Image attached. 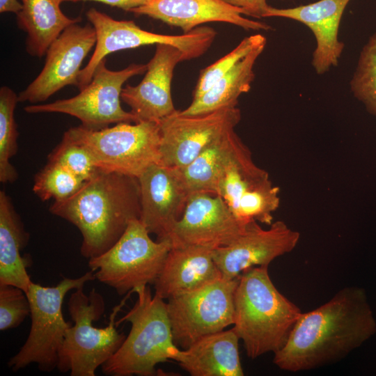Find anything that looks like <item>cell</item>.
<instances>
[{
	"label": "cell",
	"instance_id": "1",
	"mask_svg": "<svg viewBox=\"0 0 376 376\" xmlns=\"http://www.w3.org/2000/svg\"><path fill=\"white\" fill-rule=\"evenodd\" d=\"M375 333L366 290L345 287L317 308L301 312L285 345L274 353L273 363L294 373L334 363Z\"/></svg>",
	"mask_w": 376,
	"mask_h": 376
},
{
	"label": "cell",
	"instance_id": "2",
	"mask_svg": "<svg viewBox=\"0 0 376 376\" xmlns=\"http://www.w3.org/2000/svg\"><path fill=\"white\" fill-rule=\"evenodd\" d=\"M49 212L72 224L82 236L81 256L102 255L141 216L137 178L99 170L70 197L54 201Z\"/></svg>",
	"mask_w": 376,
	"mask_h": 376
},
{
	"label": "cell",
	"instance_id": "3",
	"mask_svg": "<svg viewBox=\"0 0 376 376\" xmlns=\"http://www.w3.org/2000/svg\"><path fill=\"white\" fill-rule=\"evenodd\" d=\"M234 303L233 328L251 359L279 351L301 313L275 287L266 266H255L242 272Z\"/></svg>",
	"mask_w": 376,
	"mask_h": 376
},
{
	"label": "cell",
	"instance_id": "4",
	"mask_svg": "<svg viewBox=\"0 0 376 376\" xmlns=\"http://www.w3.org/2000/svg\"><path fill=\"white\" fill-rule=\"evenodd\" d=\"M132 308L120 320L130 322V331L116 352L101 367L107 375L152 376L156 366L171 360L175 347L165 299L148 285L136 288ZM177 347V346H176Z\"/></svg>",
	"mask_w": 376,
	"mask_h": 376
},
{
	"label": "cell",
	"instance_id": "5",
	"mask_svg": "<svg viewBox=\"0 0 376 376\" xmlns=\"http://www.w3.org/2000/svg\"><path fill=\"white\" fill-rule=\"evenodd\" d=\"M83 288L75 290L68 302L73 323L64 337L56 367L71 376H95L97 368L116 352L126 337L116 329V318L131 292L113 308L108 325L98 328L93 322L104 313V297L95 288L88 295Z\"/></svg>",
	"mask_w": 376,
	"mask_h": 376
},
{
	"label": "cell",
	"instance_id": "6",
	"mask_svg": "<svg viewBox=\"0 0 376 376\" xmlns=\"http://www.w3.org/2000/svg\"><path fill=\"white\" fill-rule=\"evenodd\" d=\"M63 136L84 146L102 171L138 178L151 165L161 164L159 121L123 122L100 130L79 125Z\"/></svg>",
	"mask_w": 376,
	"mask_h": 376
},
{
	"label": "cell",
	"instance_id": "7",
	"mask_svg": "<svg viewBox=\"0 0 376 376\" xmlns=\"http://www.w3.org/2000/svg\"><path fill=\"white\" fill-rule=\"evenodd\" d=\"M95 279L91 270L78 278L63 277L53 287L31 281L26 292L31 308V328L24 344L8 361L13 371L31 363L37 364L43 372H51L57 367L60 348L72 324L66 322L63 315L64 298L70 290L84 288Z\"/></svg>",
	"mask_w": 376,
	"mask_h": 376
},
{
	"label": "cell",
	"instance_id": "8",
	"mask_svg": "<svg viewBox=\"0 0 376 376\" xmlns=\"http://www.w3.org/2000/svg\"><path fill=\"white\" fill-rule=\"evenodd\" d=\"M171 247L170 239L153 241L140 219H136L111 248L90 258L88 266L95 279L123 295L154 285Z\"/></svg>",
	"mask_w": 376,
	"mask_h": 376
},
{
	"label": "cell",
	"instance_id": "9",
	"mask_svg": "<svg viewBox=\"0 0 376 376\" xmlns=\"http://www.w3.org/2000/svg\"><path fill=\"white\" fill-rule=\"evenodd\" d=\"M147 64L132 63L120 70H111L103 59L97 66L91 81L70 98L47 104L24 107L29 113H61L76 117L81 125L90 130H100L113 123H137L130 111L120 104L124 83L132 77L146 73Z\"/></svg>",
	"mask_w": 376,
	"mask_h": 376
},
{
	"label": "cell",
	"instance_id": "10",
	"mask_svg": "<svg viewBox=\"0 0 376 376\" xmlns=\"http://www.w3.org/2000/svg\"><path fill=\"white\" fill-rule=\"evenodd\" d=\"M86 16L96 33V43L87 65L78 77L79 90L91 80L99 63L111 53L144 45L166 44L180 49L186 60L198 58L210 48L217 32L207 26H198L191 32L172 36L159 34L141 29L134 21L117 20L94 8Z\"/></svg>",
	"mask_w": 376,
	"mask_h": 376
},
{
	"label": "cell",
	"instance_id": "11",
	"mask_svg": "<svg viewBox=\"0 0 376 376\" xmlns=\"http://www.w3.org/2000/svg\"><path fill=\"white\" fill-rule=\"evenodd\" d=\"M239 277L220 278L167 299L173 341L185 350L200 338L234 324Z\"/></svg>",
	"mask_w": 376,
	"mask_h": 376
},
{
	"label": "cell",
	"instance_id": "12",
	"mask_svg": "<svg viewBox=\"0 0 376 376\" xmlns=\"http://www.w3.org/2000/svg\"><path fill=\"white\" fill-rule=\"evenodd\" d=\"M240 119L237 107L191 116L177 110L159 121L161 164L184 169L215 140L234 130Z\"/></svg>",
	"mask_w": 376,
	"mask_h": 376
},
{
	"label": "cell",
	"instance_id": "13",
	"mask_svg": "<svg viewBox=\"0 0 376 376\" xmlns=\"http://www.w3.org/2000/svg\"><path fill=\"white\" fill-rule=\"evenodd\" d=\"M249 221L238 219L220 196L196 192L189 195L183 215L169 238L172 246H199L214 250L233 243Z\"/></svg>",
	"mask_w": 376,
	"mask_h": 376
},
{
	"label": "cell",
	"instance_id": "14",
	"mask_svg": "<svg viewBox=\"0 0 376 376\" xmlns=\"http://www.w3.org/2000/svg\"><path fill=\"white\" fill-rule=\"evenodd\" d=\"M68 26L46 52L44 67L37 77L18 95V102L39 103L61 88L77 87L83 61L95 47L96 33L89 22Z\"/></svg>",
	"mask_w": 376,
	"mask_h": 376
},
{
	"label": "cell",
	"instance_id": "15",
	"mask_svg": "<svg viewBox=\"0 0 376 376\" xmlns=\"http://www.w3.org/2000/svg\"><path fill=\"white\" fill-rule=\"evenodd\" d=\"M300 237L282 221L272 222L263 229L256 220L250 221L244 232L230 244L212 250L213 259L221 276L237 278L245 269L266 266L276 258L292 251Z\"/></svg>",
	"mask_w": 376,
	"mask_h": 376
},
{
	"label": "cell",
	"instance_id": "16",
	"mask_svg": "<svg viewBox=\"0 0 376 376\" xmlns=\"http://www.w3.org/2000/svg\"><path fill=\"white\" fill-rule=\"evenodd\" d=\"M140 221L157 241L169 235L182 218L189 196L181 171L162 164L149 166L138 178Z\"/></svg>",
	"mask_w": 376,
	"mask_h": 376
},
{
	"label": "cell",
	"instance_id": "17",
	"mask_svg": "<svg viewBox=\"0 0 376 376\" xmlns=\"http://www.w3.org/2000/svg\"><path fill=\"white\" fill-rule=\"evenodd\" d=\"M183 61L186 57L176 47L157 44L141 81L123 88L121 100L130 107L138 122H158L177 111L171 96V81L175 67Z\"/></svg>",
	"mask_w": 376,
	"mask_h": 376
},
{
	"label": "cell",
	"instance_id": "18",
	"mask_svg": "<svg viewBox=\"0 0 376 376\" xmlns=\"http://www.w3.org/2000/svg\"><path fill=\"white\" fill-rule=\"evenodd\" d=\"M350 0H319L288 8L269 6L264 17H283L304 24L313 32L316 46L311 64L318 75L338 65L345 45L338 40L343 12Z\"/></svg>",
	"mask_w": 376,
	"mask_h": 376
},
{
	"label": "cell",
	"instance_id": "19",
	"mask_svg": "<svg viewBox=\"0 0 376 376\" xmlns=\"http://www.w3.org/2000/svg\"><path fill=\"white\" fill-rule=\"evenodd\" d=\"M130 12L146 15L187 33L200 25L221 22L238 26L246 31H268L272 27L263 22L242 16L244 11L221 0H150Z\"/></svg>",
	"mask_w": 376,
	"mask_h": 376
},
{
	"label": "cell",
	"instance_id": "20",
	"mask_svg": "<svg viewBox=\"0 0 376 376\" xmlns=\"http://www.w3.org/2000/svg\"><path fill=\"white\" fill-rule=\"evenodd\" d=\"M212 251L199 246H172L154 283L155 294L167 300L221 278Z\"/></svg>",
	"mask_w": 376,
	"mask_h": 376
},
{
	"label": "cell",
	"instance_id": "21",
	"mask_svg": "<svg viewBox=\"0 0 376 376\" xmlns=\"http://www.w3.org/2000/svg\"><path fill=\"white\" fill-rule=\"evenodd\" d=\"M240 338L233 328L205 336L188 348L175 347L171 360L191 376H242Z\"/></svg>",
	"mask_w": 376,
	"mask_h": 376
},
{
	"label": "cell",
	"instance_id": "22",
	"mask_svg": "<svg viewBox=\"0 0 376 376\" xmlns=\"http://www.w3.org/2000/svg\"><path fill=\"white\" fill-rule=\"evenodd\" d=\"M29 233L26 231L10 197L0 191V285L17 286L25 292L31 279L27 269L30 256H22Z\"/></svg>",
	"mask_w": 376,
	"mask_h": 376
},
{
	"label": "cell",
	"instance_id": "23",
	"mask_svg": "<svg viewBox=\"0 0 376 376\" xmlns=\"http://www.w3.org/2000/svg\"><path fill=\"white\" fill-rule=\"evenodd\" d=\"M58 0H22L17 14L18 27L27 33L26 51L41 57L50 45L68 26L79 23L81 18H70L61 10Z\"/></svg>",
	"mask_w": 376,
	"mask_h": 376
},
{
	"label": "cell",
	"instance_id": "24",
	"mask_svg": "<svg viewBox=\"0 0 376 376\" xmlns=\"http://www.w3.org/2000/svg\"><path fill=\"white\" fill-rule=\"evenodd\" d=\"M267 41L255 47L236 63L225 75L208 91L179 113L183 116L207 114L219 109L237 107L238 98L251 89L255 78L253 67L263 52Z\"/></svg>",
	"mask_w": 376,
	"mask_h": 376
},
{
	"label": "cell",
	"instance_id": "25",
	"mask_svg": "<svg viewBox=\"0 0 376 376\" xmlns=\"http://www.w3.org/2000/svg\"><path fill=\"white\" fill-rule=\"evenodd\" d=\"M242 140L234 130L224 134L204 150L191 163L180 169L189 194H215L219 177Z\"/></svg>",
	"mask_w": 376,
	"mask_h": 376
},
{
	"label": "cell",
	"instance_id": "26",
	"mask_svg": "<svg viewBox=\"0 0 376 376\" xmlns=\"http://www.w3.org/2000/svg\"><path fill=\"white\" fill-rule=\"evenodd\" d=\"M269 180L267 172L256 165L250 150L242 141L219 177L215 194L232 211L244 194Z\"/></svg>",
	"mask_w": 376,
	"mask_h": 376
},
{
	"label": "cell",
	"instance_id": "27",
	"mask_svg": "<svg viewBox=\"0 0 376 376\" xmlns=\"http://www.w3.org/2000/svg\"><path fill=\"white\" fill-rule=\"evenodd\" d=\"M18 95L9 87L0 88V182L13 183L18 178L10 159L17 151V124L15 109Z\"/></svg>",
	"mask_w": 376,
	"mask_h": 376
},
{
	"label": "cell",
	"instance_id": "28",
	"mask_svg": "<svg viewBox=\"0 0 376 376\" xmlns=\"http://www.w3.org/2000/svg\"><path fill=\"white\" fill-rule=\"evenodd\" d=\"M350 86L354 97L376 117V31L360 52Z\"/></svg>",
	"mask_w": 376,
	"mask_h": 376
},
{
	"label": "cell",
	"instance_id": "29",
	"mask_svg": "<svg viewBox=\"0 0 376 376\" xmlns=\"http://www.w3.org/2000/svg\"><path fill=\"white\" fill-rule=\"evenodd\" d=\"M84 182L61 164L48 161L36 175L33 191L43 201H60L72 196Z\"/></svg>",
	"mask_w": 376,
	"mask_h": 376
},
{
	"label": "cell",
	"instance_id": "30",
	"mask_svg": "<svg viewBox=\"0 0 376 376\" xmlns=\"http://www.w3.org/2000/svg\"><path fill=\"white\" fill-rule=\"evenodd\" d=\"M265 41L266 38L260 33L246 37L228 54L203 69L193 93V100L204 94L255 47Z\"/></svg>",
	"mask_w": 376,
	"mask_h": 376
},
{
	"label": "cell",
	"instance_id": "31",
	"mask_svg": "<svg viewBox=\"0 0 376 376\" xmlns=\"http://www.w3.org/2000/svg\"><path fill=\"white\" fill-rule=\"evenodd\" d=\"M48 161L61 164L84 182L100 170L84 146L64 136L49 155Z\"/></svg>",
	"mask_w": 376,
	"mask_h": 376
},
{
	"label": "cell",
	"instance_id": "32",
	"mask_svg": "<svg viewBox=\"0 0 376 376\" xmlns=\"http://www.w3.org/2000/svg\"><path fill=\"white\" fill-rule=\"evenodd\" d=\"M26 293L11 285H0V330L15 329L30 315Z\"/></svg>",
	"mask_w": 376,
	"mask_h": 376
},
{
	"label": "cell",
	"instance_id": "33",
	"mask_svg": "<svg viewBox=\"0 0 376 376\" xmlns=\"http://www.w3.org/2000/svg\"><path fill=\"white\" fill-rule=\"evenodd\" d=\"M244 11V15L257 19L264 17V15L269 8L267 0H221Z\"/></svg>",
	"mask_w": 376,
	"mask_h": 376
},
{
	"label": "cell",
	"instance_id": "34",
	"mask_svg": "<svg viewBox=\"0 0 376 376\" xmlns=\"http://www.w3.org/2000/svg\"><path fill=\"white\" fill-rule=\"evenodd\" d=\"M149 1L150 0H75V2L96 1L130 12V10L141 6Z\"/></svg>",
	"mask_w": 376,
	"mask_h": 376
},
{
	"label": "cell",
	"instance_id": "35",
	"mask_svg": "<svg viewBox=\"0 0 376 376\" xmlns=\"http://www.w3.org/2000/svg\"><path fill=\"white\" fill-rule=\"evenodd\" d=\"M22 8V3L17 0H0V12L17 14Z\"/></svg>",
	"mask_w": 376,
	"mask_h": 376
},
{
	"label": "cell",
	"instance_id": "36",
	"mask_svg": "<svg viewBox=\"0 0 376 376\" xmlns=\"http://www.w3.org/2000/svg\"><path fill=\"white\" fill-rule=\"evenodd\" d=\"M58 1L61 3L62 2H66V1H72L75 2V0H58Z\"/></svg>",
	"mask_w": 376,
	"mask_h": 376
}]
</instances>
